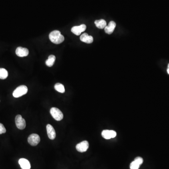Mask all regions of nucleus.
<instances>
[{
	"mask_svg": "<svg viewBox=\"0 0 169 169\" xmlns=\"http://www.w3.org/2000/svg\"><path fill=\"white\" fill-rule=\"evenodd\" d=\"M8 76V72L4 68H1L0 72V79H5Z\"/></svg>",
	"mask_w": 169,
	"mask_h": 169,
	"instance_id": "obj_17",
	"label": "nucleus"
},
{
	"mask_svg": "<svg viewBox=\"0 0 169 169\" xmlns=\"http://www.w3.org/2000/svg\"><path fill=\"white\" fill-rule=\"evenodd\" d=\"M56 60V57L54 55H50L46 61V64L48 66L51 67L54 64Z\"/></svg>",
	"mask_w": 169,
	"mask_h": 169,
	"instance_id": "obj_15",
	"label": "nucleus"
},
{
	"mask_svg": "<svg viewBox=\"0 0 169 169\" xmlns=\"http://www.w3.org/2000/svg\"><path fill=\"white\" fill-rule=\"evenodd\" d=\"M86 28V26L85 25L82 24L79 26H75L72 28L71 31L74 34L76 35H79L85 31Z\"/></svg>",
	"mask_w": 169,
	"mask_h": 169,
	"instance_id": "obj_8",
	"label": "nucleus"
},
{
	"mask_svg": "<svg viewBox=\"0 0 169 169\" xmlns=\"http://www.w3.org/2000/svg\"><path fill=\"white\" fill-rule=\"evenodd\" d=\"M50 112L52 117L57 121H61L63 119V114L59 109L57 108H52L50 109Z\"/></svg>",
	"mask_w": 169,
	"mask_h": 169,
	"instance_id": "obj_3",
	"label": "nucleus"
},
{
	"mask_svg": "<svg viewBox=\"0 0 169 169\" xmlns=\"http://www.w3.org/2000/svg\"><path fill=\"white\" fill-rule=\"evenodd\" d=\"M89 148V143L88 141H84L77 145L76 148L77 150L79 152H85Z\"/></svg>",
	"mask_w": 169,
	"mask_h": 169,
	"instance_id": "obj_6",
	"label": "nucleus"
},
{
	"mask_svg": "<svg viewBox=\"0 0 169 169\" xmlns=\"http://www.w3.org/2000/svg\"><path fill=\"white\" fill-rule=\"evenodd\" d=\"M135 161H136L137 163H138L141 166V164H142V163L143 162V158H141V157H137L136 158H135Z\"/></svg>",
	"mask_w": 169,
	"mask_h": 169,
	"instance_id": "obj_20",
	"label": "nucleus"
},
{
	"mask_svg": "<svg viewBox=\"0 0 169 169\" xmlns=\"http://www.w3.org/2000/svg\"><path fill=\"white\" fill-rule=\"evenodd\" d=\"M47 134L48 137L50 139H54L56 137V131L53 126L50 124L47 125Z\"/></svg>",
	"mask_w": 169,
	"mask_h": 169,
	"instance_id": "obj_9",
	"label": "nucleus"
},
{
	"mask_svg": "<svg viewBox=\"0 0 169 169\" xmlns=\"http://www.w3.org/2000/svg\"><path fill=\"white\" fill-rule=\"evenodd\" d=\"M101 135L105 139H109L115 138L117 136V132L113 130H105L101 132Z\"/></svg>",
	"mask_w": 169,
	"mask_h": 169,
	"instance_id": "obj_7",
	"label": "nucleus"
},
{
	"mask_svg": "<svg viewBox=\"0 0 169 169\" xmlns=\"http://www.w3.org/2000/svg\"><path fill=\"white\" fill-rule=\"evenodd\" d=\"M41 141L40 136L39 135L33 133L30 135L28 138V142L31 146H35L38 144Z\"/></svg>",
	"mask_w": 169,
	"mask_h": 169,
	"instance_id": "obj_5",
	"label": "nucleus"
},
{
	"mask_svg": "<svg viewBox=\"0 0 169 169\" xmlns=\"http://www.w3.org/2000/svg\"><path fill=\"white\" fill-rule=\"evenodd\" d=\"M19 164L22 169H31V164L30 162L27 159L25 158H21L19 160Z\"/></svg>",
	"mask_w": 169,
	"mask_h": 169,
	"instance_id": "obj_13",
	"label": "nucleus"
},
{
	"mask_svg": "<svg viewBox=\"0 0 169 169\" xmlns=\"http://www.w3.org/2000/svg\"><path fill=\"white\" fill-rule=\"evenodd\" d=\"M54 89H56L57 91L61 93H64L65 92L64 86L60 83H57L54 85Z\"/></svg>",
	"mask_w": 169,
	"mask_h": 169,
	"instance_id": "obj_16",
	"label": "nucleus"
},
{
	"mask_svg": "<svg viewBox=\"0 0 169 169\" xmlns=\"http://www.w3.org/2000/svg\"><path fill=\"white\" fill-rule=\"evenodd\" d=\"M28 92V88L26 86L22 85L18 86L16 89L14 91L13 96L15 98L20 97L25 95Z\"/></svg>",
	"mask_w": 169,
	"mask_h": 169,
	"instance_id": "obj_2",
	"label": "nucleus"
},
{
	"mask_svg": "<svg viewBox=\"0 0 169 169\" xmlns=\"http://www.w3.org/2000/svg\"><path fill=\"white\" fill-rule=\"evenodd\" d=\"M1 68H0V72H1Z\"/></svg>",
	"mask_w": 169,
	"mask_h": 169,
	"instance_id": "obj_23",
	"label": "nucleus"
},
{
	"mask_svg": "<svg viewBox=\"0 0 169 169\" xmlns=\"http://www.w3.org/2000/svg\"><path fill=\"white\" fill-rule=\"evenodd\" d=\"M96 27L99 29H104L107 26V23L106 21L104 19L96 20L95 22Z\"/></svg>",
	"mask_w": 169,
	"mask_h": 169,
	"instance_id": "obj_14",
	"label": "nucleus"
},
{
	"mask_svg": "<svg viewBox=\"0 0 169 169\" xmlns=\"http://www.w3.org/2000/svg\"><path fill=\"white\" fill-rule=\"evenodd\" d=\"M140 166V165L137 163L136 161H133V162H132L130 166V169H139Z\"/></svg>",
	"mask_w": 169,
	"mask_h": 169,
	"instance_id": "obj_18",
	"label": "nucleus"
},
{
	"mask_svg": "<svg viewBox=\"0 0 169 169\" xmlns=\"http://www.w3.org/2000/svg\"><path fill=\"white\" fill-rule=\"evenodd\" d=\"M6 132V130L5 129V127L2 123H0V135L5 133Z\"/></svg>",
	"mask_w": 169,
	"mask_h": 169,
	"instance_id": "obj_19",
	"label": "nucleus"
},
{
	"mask_svg": "<svg viewBox=\"0 0 169 169\" xmlns=\"http://www.w3.org/2000/svg\"><path fill=\"white\" fill-rule=\"evenodd\" d=\"M49 38L52 43L56 44H59L64 40V36L58 30H54L51 32L49 35Z\"/></svg>",
	"mask_w": 169,
	"mask_h": 169,
	"instance_id": "obj_1",
	"label": "nucleus"
},
{
	"mask_svg": "<svg viewBox=\"0 0 169 169\" xmlns=\"http://www.w3.org/2000/svg\"><path fill=\"white\" fill-rule=\"evenodd\" d=\"M116 23L114 21H110L109 23L108 26L105 27V28H104L105 32L108 34H110L113 32L115 28H116Z\"/></svg>",
	"mask_w": 169,
	"mask_h": 169,
	"instance_id": "obj_11",
	"label": "nucleus"
},
{
	"mask_svg": "<svg viewBox=\"0 0 169 169\" xmlns=\"http://www.w3.org/2000/svg\"><path fill=\"white\" fill-rule=\"evenodd\" d=\"M15 123L17 128L23 130L26 127V122L25 120L20 115H17L15 118Z\"/></svg>",
	"mask_w": 169,
	"mask_h": 169,
	"instance_id": "obj_4",
	"label": "nucleus"
},
{
	"mask_svg": "<svg viewBox=\"0 0 169 169\" xmlns=\"http://www.w3.org/2000/svg\"><path fill=\"white\" fill-rule=\"evenodd\" d=\"M168 68H169V64H168Z\"/></svg>",
	"mask_w": 169,
	"mask_h": 169,
	"instance_id": "obj_22",
	"label": "nucleus"
},
{
	"mask_svg": "<svg viewBox=\"0 0 169 169\" xmlns=\"http://www.w3.org/2000/svg\"><path fill=\"white\" fill-rule=\"evenodd\" d=\"M80 40L82 42L85 43L90 44L93 42L94 39L92 36H90L88 33H84L81 35L80 37Z\"/></svg>",
	"mask_w": 169,
	"mask_h": 169,
	"instance_id": "obj_12",
	"label": "nucleus"
},
{
	"mask_svg": "<svg viewBox=\"0 0 169 169\" xmlns=\"http://www.w3.org/2000/svg\"><path fill=\"white\" fill-rule=\"evenodd\" d=\"M167 72H168V74H169V68L167 69Z\"/></svg>",
	"mask_w": 169,
	"mask_h": 169,
	"instance_id": "obj_21",
	"label": "nucleus"
},
{
	"mask_svg": "<svg viewBox=\"0 0 169 169\" xmlns=\"http://www.w3.org/2000/svg\"><path fill=\"white\" fill-rule=\"evenodd\" d=\"M16 54L19 57H26L28 55L29 50L26 48L21 47H18L16 50Z\"/></svg>",
	"mask_w": 169,
	"mask_h": 169,
	"instance_id": "obj_10",
	"label": "nucleus"
}]
</instances>
